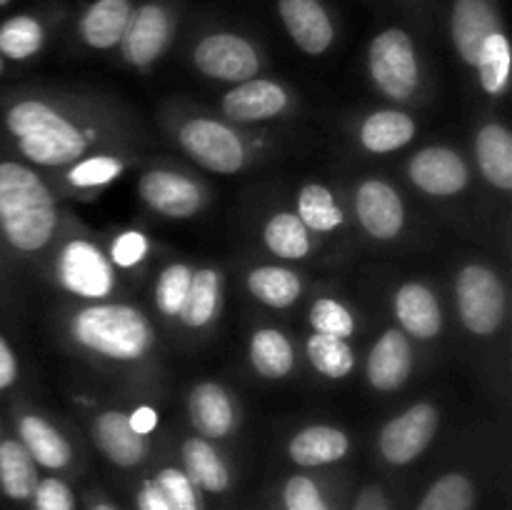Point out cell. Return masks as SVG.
Returning a JSON list of instances; mask_svg holds the SVG:
<instances>
[{
  "label": "cell",
  "instance_id": "1",
  "mask_svg": "<svg viewBox=\"0 0 512 510\" xmlns=\"http://www.w3.org/2000/svg\"><path fill=\"white\" fill-rule=\"evenodd\" d=\"M55 225L58 210L40 175L18 160H0V240L18 253H38Z\"/></svg>",
  "mask_w": 512,
  "mask_h": 510
},
{
  "label": "cell",
  "instance_id": "2",
  "mask_svg": "<svg viewBox=\"0 0 512 510\" xmlns=\"http://www.w3.org/2000/svg\"><path fill=\"white\" fill-rule=\"evenodd\" d=\"M3 123L23 158L33 165L58 168L75 163L88 148L83 130L43 100H18L5 110Z\"/></svg>",
  "mask_w": 512,
  "mask_h": 510
},
{
  "label": "cell",
  "instance_id": "3",
  "mask_svg": "<svg viewBox=\"0 0 512 510\" xmlns=\"http://www.w3.org/2000/svg\"><path fill=\"white\" fill-rule=\"evenodd\" d=\"M70 335L90 353L118 363L145 358L155 343L148 315L125 303H93L80 308L70 320Z\"/></svg>",
  "mask_w": 512,
  "mask_h": 510
},
{
  "label": "cell",
  "instance_id": "4",
  "mask_svg": "<svg viewBox=\"0 0 512 510\" xmlns=\"http://www.w3.org/2000/svg\"><path fill=\"white\" fill-rule=\"evenodd\" d=\"M455 300L465 328L473 335H493L505 320L508 295L503 280L488 265H465L455 278Z\"/></svg>",
  "mask_w": 512,
  "mask_h": 510
},
{
  "label": "cell",
  "instance_id": "5",
  "mask_svg": "<svg viewBox=\"0 0 512 510\" xmlns=\"http://www.w3.org/2000/svg\"><path fill=\"white\" fill-rule=\"evenodd\" d=\"M368 70L375 88L390 100H408L418 90V53L400 28L383 30L368 48Z\"/></svg>",
  "mask_w": 512,
  "mask_h": 510
},
{
  "label": "cell",
  "instance_id": "6",
  "mask_svg": "<svg viewBox=\"0 0 512 510\" xmlns=\"http://www.w3.org/2000/svg\"><path fill=\"white\" fill-rule=\"evenodd\" d=\"M180 148L210 173L233 175L245 165V143L233 128L213 118H193L180 128Z\"/></svg>",
  "mask_w": 512,
  "mask_h": 510
},
{
  "label": "cell",
  "instance_id": "7",
  "mask_svg": "<svg viewBox=\"0 0 512 510\" xmlns=\"http://www.w3.org/2000/svg\"><path fill=\"white\" fill-rule=\"evenodd\" d=\"M55 270L60 285L83 300H105L115 290L113 263L90 240H68L58 253Z\"/></svg>",
  "mask_w": 512,
  "mask_h": 510
},
{
  "label": "cell",
  "instance_id": "8",
  "mask_svg": "<svg viewBox=\"0 0 512 510\" xmlns=\"http://www.w3.org/2000/svg\"><path fill=\"white\" fill-rule=\"evenodd\" d=\"M438 408L430 403H415L398 418L388 420L380 430V453L390 465H408L425 453L438 433Z\"/></svg>",
  "mask_w": 512,
  "mask_h": 510
},
{
  "label": "cell",
  "instance_id": "9",
  "mask_svg": "<svg viewBox=\"0 0 512 510\" xmlns=\"http://www.w3.org/2000/svg\"><path fill=\"white\" fill-rule=\"evenodd\" d=\"M193 63L208 78L235 85L255 78L260 70L253 45L233 33H213L200 40L193 50Z\"/></svg>",
  "mask_w": 512,
  "mask_h": 510
},
{
  "label": "cell",
  "instance_id": "10",
  "mask_svg": "<svg viewBox=\"0 0 512 510\" xmlns=\"http://www.w3.org/2000/svg\"><path fill=\"white\" fill-rule=\"evenodd\" d=\"M408 175L415 188L435 198H450L468 188L470 170L468 163L455 150L435 145L423 148L408 163Z\"/></svg>",
  "mask_w": 512,
  "mask_h": 510
},
{
  "label": "cell",
  "instance_id": "11",
  "mask_svg": "<svg viewBox=\"0 0 512 510\" xmlns=\"http://www.w3.org/2000/svg\"><path fill=\"white\" fill-rule=\"evenodd\" d=\"M138 193L150 210L165 218H190L203 205L200 185L173 170H148L140 178Z\"/></svg>",
  "mask_w": 512,
  "mask_h": 510
},
{
  "label": "cell",
  "instance_id": "12",
  "mask_svg": "<svg viewBox=\"0 0 512 510\" xmlns=\"http://www.w3.org/2000/svg\"><path fill=\"white\" fill-rule=\"evenodd\" d=\"M355 210L365 233L375 240L398 238L405 225V205L398 190L385 180H363L355 193Z\"/></svg>",
  "mask_w": 512,
  "mask_h": 510
},
{
  "label": "cell",
  "instance_id": "13",
  "mask_svg": "<svg viewBox=\"0 0 512 510\" xmlns=\"http://www.w3.org/2000/svg\"><path fill=\"white\" fill-rule=\"evenodd\" d=\"M170 43V15L160 5H143L135 10L128 20L120 48H123L125 63L135 68L155 63L165 53Z\"/></svg>",
  "mask_w": 512,
  "mask_h": 510
},
{
  "label": "cell",
  "instance_id": "14",
  "mask_svg": "<svg viewBox=\"0 0 512 510\" xmlns=\"http://www.w3.org/2000/svg\"><path fill=\"white\" fill-rule=\"evenodd\" d=\"M288 108L283 85L265 78H250L233 85L223 98V113L235 123H263L278 118Z\"/></svg>",
  "mask_w": 512,
  "mask_h": 510
},
{
  "label": "cell",
  "instance_id": "15",
  "mask_svg": "<svg viewBox=\"0 0 512 510\" xmlns=\"http://www.w3.org/2000/svg\"><path fill=\"white\" fill-rule=\"evenodd\" d=\"M413 373V348L403 330L390 328L370 348L365 360V378L380 393L398 390Z\"/></svg>",
  "mask_w": 512,
  "mask_h": 510
},
{
  "label": "cell",
  "instance_id": "16",
  "mask_svg": "<svg viewBox=\"0 0 512 510\" xmlns=\"http://www.w3.org/2000/svg\"><path fill=\"white\" fill-rule=\"evenodd\" d=\"M285 30L303 53L320 55L333 43V23L318 0H278Z\"/></svg>",
  "mask_w": 512,
  "mask_h": 510
},
{
  "label": "cell",
  "instance_id": "17",
  "mask_svg": "<svg viewBox=\"0 0 512 510\" xmlns=\"http://www.w3.org/2000/svg\"><path fill=\"white\" fill-rule=\"evenodd\" d=\"M93 440L100 453L120 468H133V465L143 463L145 453H148V440L130 428L128 413L123 410L100 413L93 420Z\"/></svg>",
  "mask_w": 512,
  "mask_h": 510
},
{
  "label": "cell",
  "instance_id": "18",
  "mask_svg": "<svg viewBox=\"0 0 512 510\" xmlns=\"http://www.w3.org/2000/svg\"><path fill=\"white\" fill-rule=\"evenodd\" d=\"M395 318L405 335H413L418 340L438 338L443 330V310L433 290L423 283L400 285L393 300Z\"/></svg>",
  "mask_w": 512,
  "mask_h": 510
},
{
  "label": "cell",
  "instance_id": "19",
  "mask_svg": "<svg viewBox=\"0 0 512 510\" xmlns=\"http://www.w3.org/2000/svg\"><path fill=\"white\" fill-rule=\"evenodd\" d=\"M188 420L205 440H218L233 430L235 408L228 390L218 383H198L188 395Z\"/></svg>",
  "mask_w": 512,
  "mask_h": 510
},
{
  "label": "cell",
  "instance_id": "20",
  "mask_svg": "<svg viewBox=\"0 0 512 510\" xmlns=\"http://www.w3.org/2000/svg\"><path fill=\"white\" fill-rule=\"evenodd\" d=\"M495 30V13L488 0H455L450 13V35L465 63L475 65L478 50Z\"/></svg>",
  "mask_w": 512,
  "mask_h": 510
},
{
  "label": "cell",
  "instance_id": "21",
  "mask_svg": "<svg viewBox=\"0 0 512 510\" xmlns=\"http://www.w3.org/2000/svg\"><path fill=\"white\" fill-rule=\"evenodd\" d=\"M18 440L28 450L30 458L43 468L60 470L73 458V450H70V443L63 438V433L38 413H25L18 420Z\"/></svg>",
  "mask_w": 512,
  "mask_h": 510
},
{
  "label": "cell",
  "instance_id": "22",
  "mask_svg": "<svg viewBox=\"0 0 512 510\" xmlns=\"http://www.w3.org/2000/svg\"><path fill=\"white\" fill-rule=\"evenodd\" d=\"M350 448L348 435L333 425H310L293 435L288 445V455L295 465L318 468V465L338 463Z\"/></svg>",
  "mask_w": 512,
  "mask_h": 510
},
{
  "label": "cell",
  "instance_id": "23",
  "mask_svg": "<svg viewBox=\"0 0 512 510\" xmlns=\"http://www.w3.org/2000/svg\"><path fill=\"white\" fill-rule=\"evenodd\" d=\"M475 158L483 178L498 190H512V135L498 123L483 125L475 138Z\"/></svg>",
  "mask_w": 512,
  "mask_h": 510
},
{
  "label": "cell",
  "instance_id": "24",
  "mask_svg": "<svg viewBox=\"0 0 512 510\" xmlns=\"http://www.w3.org/2000/svg\"><path fill=\"white\" fill-rule=\"evenodd\" d=\"M418 125L403 110H375L360 128V143L368 153L385 155L413 143Z\"/></svg>",
  "mask_w": 512,
  "mask_h": 510
},
{
  "label": "cell",
  "instance_id": "25",
  "mask_svg": "<svg viewBox=\"0 0 512 510\" xmlns=\"http://www.w3.org/2000/svg\"><path fill=\"white\" fill-rule=\"evenodd\" d=\"M133 15L128 0H95L80 20V33L90 48L108 50L120 43Z\"/></svg>",
  "mask_w": 512,
  "mask_h": 510
},
{
  "label": "cell",
  "instance_id": "26",
  "mask_svg": "<svg viewBox=\"0 0 512 510\" xmlns=\"http://www.w3.org/2000/svg\"><path fill=\"white\" fill-rule=\"evenodd\" d=\"M38 480V463L30 458L23 443L18 438H3L0 443V490L5 498H33Z\"/></svg>",
  "mask_w": 512,
  "mask_h": 510
},
{
  "label": "cell",
  "instance_id": "27",
  "mask_svg": "<svg viewBox=\"0 0 512 510\" xmlns=\"http://www.w3.org/2000/svg\"><path fill=\"white\" fill-rule=\"evenodd\" d=\"M183 463L185 475L190 483L198 488L208 490V493H223L230 485L228 465L223 463L218 450L213 443L205 438H188L183 443Z\"/></svg>",
  "mask_w": 512,
  "mask_h": 510
},
{
  "label": "cell",
  "instance_id": "28",
  "mask_svg": "<svg viewBox=\"0 0 512 510\" xmlns=\"http://www.w3.org/2000/svg\"><path fill=\"white\" fill-rule=\"evenodd\" d=\"M248 290L255 300L275 310L290 308L303 293L298 273L280 265H260L248 273Z\"/></svg>",
  "mask_w": 512,
  "mask_h": 510
},
{
  "label": "cell",
  "instance_id": "29",
  "mask_svg": "<svg viewBox=\"0 0 512 510\" xmlns=\"http://www.w3.org/2000/svg\"><path fill=\"white\" fill-rule=\"evenodd\" d=\"M250 365L258 370V375L268 380H280L293 370L295 353L288 335L280 333L278 328H260L253 333L248 345Z\"/></svg>",
  "mask_w": 512,
  "mask_h": 510
},
{
  "label": "cell",
  "instance_id": "30",
  "mask_svg": "<svg viewBox=\"0 0 512 510\" xmlns=\"http://www.w3.org/2000/svg\"><path fill=\"white\" fill-rule=\"evenodd\" d=\"M220 305V275L213 268L193 270V280H190L188 295L180 308L178 318L183 320L188 328H205L213 323L218 315Z\"/></svg>",
  "mask_w": 512,
  "mask_h": 510
},
{
  "label": "cell",
  "instance_id": "31",
  "mask_svg": "<svg viewBox=\"0 0 512 510\" xmlns=\"http://www.w3.org/2000/svg\"><path fill=\"white\" fill-rule=\"evenodd\" d=\"M263 240L273 255L283 260H300L310 253V230L295 213H275L265 223Z\"/></svg>",
  "mask_w": 512,
  "mask_h": 510
},
{
  "label": "cell",
  "instance_id": "32",
  "mask_svg": "<svg viewBox=\"0 0 512 510\" xmlns=\"http://www.w3.org/2000/svg\"><path fill=\"white\" fill-rule=\"evenodd\" d=\"M298 215L313 233H330L345 223V213L325 185L310 183L298 193Z\"/></svg>",
  "mask_w": 512,
  "mask_h": 510
},
{
  "label": "cell",
  "instance_id": "33",
  "mask_svg": "<svg viewBox=\"0 0 512 510\" xmlns=\"http://www.w3.org/2000/svg\"><path fill=\"white\" fill-rule=\"evenodd\" d=\"M310 365L328 380H343L353 373L355 355L348 340L333 338V335L313 333L305 343Z\"/></svg>",
  "mask_w": 512,
  "mask_h": 510
},
{
  "label": "cell",
  "instance_id": "34",
  "mask_svg": "<svg viewBox=\"0 0 512 510\" xmlns=\"http://www.w3.org/2000/svg\"><path fill=\"white\" fill-rule=\"evenodd\" d=\"M475 68H478L480 85L485 93L493 98L505 93L510 80V43L500 30L485 38L483 48L478 50V58H475Z\"/></svg>",
  "mask_w": 512,
  "mask_h": 510
},
{
  "label": "cell",
  "instance_id": "35",
  "mask_svg": "<svg viewBox=\"0 0 512 510\" xmlns=\"http://www.w3.org/2000/svg\"><path fill=\"white\" fill-rule=\"evenodd\" d=\"M43 48V28L30 15H13L0 23V55L8 60H28Z\"/></svg>",
  "mask_w": 512,
  "mask_h": 510
},
{
  "label": "cell",
  "instance_id": "36",
  "mask_svg": "<svg viewBox=\"0 0 512 510\" xmlns=\"http://www.w3.org/2000/svg\"><path fill=\"white\" fill-rule=\"evenodd\" d=\"M473 508H475V485L473 480L463 473H448L440 480H435L418 505V510H473Z\"/></svg>",
  "mask_w": 512,
  "mask_h": 510
},
{
  "label": "cell",
  "instance_id": "37",
  "mask_svg": "<svg viewBox=\"0 0 512 510\" xmlns=\"http://www.w3.org/2000/svg\"><path fill=\"white\" fill-rule=\"evenodd\" d=\"M190 280H193L190 265L170 263L168 268H163V273L158 275V283H155V305H158L160 313L168 315V318H178L185 295H188Z\"/></svg>",
  "mask_w": 512,
  "mask_h": 510
},
{
  "label": "cell",
  "instance_id": "38",
  "mask_svg": "<svg viewBox=\"0 0 512 510\" xmlns=\"http://www.w3.org/2000/svg\"><path fill=\"white\" fill-rule=\"evenodd\" d=\"M310 328L320 335H333V338L348 340L355 333V318L340 300L318 298L310 308Z\"/></svg>",
  "mask_w": 512,
  "mask_h": 510
},
{
  "label": "cell",
  "instance_id": "39",
  "mask_svg": "<svg viewBox=\"0 0 512 510\" xmlns=\"http://www.w3.org/2000/svg\"><path fill=\"white\" fill-rule=\"evenodd\" d=\"M120 173H123V160L113 158V155H93V158L78 160L68 170V183L83 190L103 188V185L118 180Z\"/></svg>",
  "mask_w": 512,
  "mask_h": 510
},
{
  "label": "cell",
  "instance_id": "40",
  "mask_svg": "<svg viewBox=\"0 0 512 510\" xmlns=\"http://www.w3.org/2000/svg\"><path fill=\"white\" fill-rule=\"evenodd\" d=\"M158 488L168 498L173 510H198V495H195V485L185 475V470L178 468H163L155 478Z\"/></svg>",
  "mask_w": 512,
  "mask_h": 510
},
{
  "label": "cell",
  "instance_id": "41",
  "mask_svg": "<svg viewBox=\"0 0 512 510\" xmlns=\"http://www.w3.org/2000/svg\"><path fill=\"white\" fill-rule=\"evenodd\" d=\"M148 238H145L140 230H125L110 245V263L118 265V268H135L138 263H143L145 255H148Z\"/></svg>",
  "mask_w": 512,
  "mask_h": 510
},
{
  "label": "cell",
  "instance_id": "42",
  "mask_svg": "<svg viewBox=\"0 0 512 510\" xmlns=\"http://www.w3.org/2000/svg\"><path fill=\"white\" fill-rule=\"evenodd\" d=\"M285 508L288 510H328L320 488L308 475H293L285 483Z\"/></svg>",
  "mask_w": 512,
  "mask_h": 510
},
{
  "label": "cell",
  "instance_id": "43",
  "mask_svg": "<svg viewBox=\"0 0 512 510\" xmlns=\"http://www.w3.org/2000/svg\"><path fill=\"white\" fill-rule=\"evenodd\" d=\"M33 510H75L73 493L58 478L38 480L33 493Z\"/></svg>",
  "mask_w": 512,
  "mask_h": 510
},
{
  "label": "cell",
  "instance_id": "44",
  "mask_svg": "<svg viewBox=\"0 0 512 510\" xmlns=\"http://www.w3.org/2000/svg\"><path fill=\"white\" fill-rule=\"evenodd\" d=\"M20 365H18V355H15L13 345L8 343L3 333H0V393L10 390L18 380Z\"/></svg>",
  "mask_w": 512,
  "mask_h": 510
},
{
  "label": "cell",
  "instance_id": "45",
  "mask_svg": "<svg viewBox=\"0 0 512 510\" xmlns=\"http://www.w3.org/2000/svg\"><path fill=\"white\" fill-rule=\"evenodd\" d=\"M138 508L140 510H173L170 508L168 498L163 495V490L158 488L155 480H145L143 488L138 493Z\"/></svg>",
  "mask_w": 512,
  "mask_h": 510
},
{
  "label": "cell",
  "instance_id": "46",
  "mask_svg": "<svg viewBox=\"0 0 512 510\" xmlns=\"http://www.w3.org/2000/svg\"><path fill=\"white\" fill-rule=\"evenodd\" d=\"M128 423L138 435H150L158 428V413L150 405H140L133 413H128Z\"/></svg>",
  "mask_w": 512,
  "mask_h": 510
},
{
  "label": "cell",
  "instance_id": "47",
  "mask_svg": "<svg viewBox=\"0 0 512 510\" xmlns=\"http://www.w3.org/2000/svg\"><path fill=\"white\" fill-rule=\"evenodd\" d=\"M93 510H118V508H115V505H110V503H98Z\"/></svg>",
  "mask_w": 512,
  "mask_h": 510
},
{
  "label": "cell",
  "instance_id": "48",
  "mask_svg": "<svg viewBox=\"0 0 512 510\" xmlns=\"http://www.w3.org/2000/svg\"><path fill=\"white\" fill-rule=\"evenodd\" d=\"M5 73V60H3V55H0V75Z\"/></svg>",
  "mask_w": 512,
  "mask_h": 510
},
{
  "label": "cell",
  "instance_id": "49",
  "mask_svg": "<svg viewBox=\"0 0 512 510\" xmlns=\"http://www.w3.org/2000/svg\"><path fill=\"white\" fill-rule=\"evenodd\" d=\"M10 3V0H0V8H3V5H8Z\"/></svg>",
  "mask_w": 512,
  "mask_h": 510
},
{
  "label": "cell",
  "instance_id": "50",
  "mask_svg": "<svg viewBox=\"0 0 512 510\" xmlns=\"http://www.w3.org/2000/svg\"><path fill=\"white\" fill-rule=\"evenodd\" d=\"M0 443H3V428H0Z\"/></svg>",
  "mask_w": 512,
  "mask_h": 510
}]
</instances>
